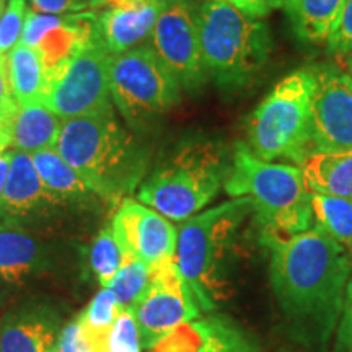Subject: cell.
<instances>
[{"instance_id": "cell-35", "label": "cell", "mask_w": 352, "mask_h": 352, "mask_svg": "<svg viewBox=\"0 0 352 352\" xmlns=\"http://www.w3.org/2000/svg\"><path fill=\"white\" fill-rule=\"evenodd\" d=\"M30 8L38 13L67 15V13L88 12L90 0H28Z\"/></svg>"}, {"instance_id": "cell-42", "label": "cell", "mask_w": 352, "mask_h": 352, "mask_svg": "<svg viewBox=\"0 0 352 352\" xmlns=\"http://www.w3.org/2000/svg\"><path fill=\"white\" fill-rule=\"evenodd\" d=\"M7 2H8V0H0V7H6Z\"/></svg>"}, {"instance_id": "cell-22", "label": "cell", "mask_w": 352, "mask_h": 352, "mask_svg": "<svg viewBox=\"0 0 352 352\" xmlns=\"http://www.w3.org/2000/svg\"><path fill=\"white\" fill-rule=\"evenodd\" d=\"M7 65L16 103L23 104L41 101L44 88H46V74H44L38 51L23 43H19L7 54Z\"/></svg>"}, {"instance_id": "cell-28", "label": "cell", "mask_w": 352, "mask_h": 352, "mask_svg": "<svg viewBox=\"0 0 352 352\" xmlns=\"http://www.w3.org/2000/svg\"><path fill=\"white\" fill-rule=\"evenodd\" d=\"M148 274H151V270L144 263L126 259L121 270L109 280L107 289L114 294L121 308H129L147 285Z\"/></svg>"}, {"instance_id": "cell-36", "label": "cell", "mask_w": 352, "mask_h": 352, "mask_svg": "<svg viewBox=\"0 0 352 352\" xmlns=\"http://www.w3.org/2000/svg\"><path fill=\"white\" fill-rule=\"evenodd\" d=\"M212 2H223L228 6L239 8L245 15L253 16V19H264L271 10L267 0H212Z\"/></svg>"}, {"instance_id": "cell-44", "label": "cell", "mask_w": 352, "mask_h": 352, "mask_svg": "<svg viewBox=\"0 0 352 352\" xmlns=\"http://www.w3.org/2000/svg\"><path fill=\"white\" fill-rule=\"evenodd\" d=\"M351 78H352V76H351Z\"/></svg>"}, {"instance_id": "cell-41", "label": "cell", "mask_w": 352, "mask_h": 352, "mask_svg": "<svg viewBox=\"0 0 352 352\" xmlns=\"http://www.w3.org/2000/svg\"><path fill=\"white\" fill-rule=\"evenodd\" d=\"M276 352H292L290 349H287V347H280L279 351H276Z\"/></svg>"}, {"instance_id": "cell-38", "label": "cell", "mask_w": 352, "mask_h": 352, "mask_svg": "<svg viewBox=\"0 0 352 352\" xmlns=\"http://www.w3.org/2000/svg\"><path fill=\"white\" fill-rule=\"evenodd\" d=\"M126 2L127 0H90V3H88V12H98L104 10V8L120 7Z\"/></svg>"}, {"instance_id": "cell-20", "label": "cell", "mask_w": 352, "mask_h": 352, "mask_svg": "<svg viewBox=\"0 0 352 352\" xmlns=\"http://www.w3.org/2000/svg\"><path fill=\"white\" fill-rule=\"evenodd\" d=\"M32 158L44 188L54 196L59 206L83 204L96 196L56 148L36 152Z\"/></svg>"}, {"instance_id": "cell-18", "label": "cell", "mask_w": 352, "mask_h": 352, "mask_svg": "<svg viewBox=\"0 0 352 352\" xmlns=\"http://www.w3.org/2000/svg\"><path fill=\"white\" fill-rule=\"evenodd\" d=\"M63 120L43 101L19 104L13 116L8 138L13 151L33 153L56 148Z\"/></svg>"}, {"instance_id": "cell-16", "label": "cell", "mask_w": 352, "mask_h": 352, "mask_svg": "<svg viewBox=\"0 0 352 352\" xmlns=\"http://www.w3.org/2000/svg\"><path fill=\"white\" fill-rule=\"evenodd\" d=\"M52 314L26 310L8 315L0 327V352H59Z\"/></svg>"}, {"instance_id": "cell-10", "label": "cell", "mask_w": 352, "mask_h": 352, "mask_svg": "<svg viewBox=\"0 0 352 352\" xmlns=\"http://www.w3.org/2000/svg\"><path fill=\"white\" fill-rule=\"evenodd\" d=\"M127 310L134 316L140 346L145 349H152L170 331L201 315L199 303L175 258L151 267L147 285Z\"/></svg>"}, {"instance_id": "cell-33", "label": "cell", "mask_w": 352, "mask_h": 352, "mask_svg": "<svg viewBox=\"0 0 352 352\" xmlns=\"http://www.w3.org/2000/svg\"><path fill=\"white\" fill-rule=\"evenodd\" d=\"M16 108H19V103H16L12 91L7 54H0V132H3V134L8 135V129H10Z\"/></svg>"}, {"instance_id": "cell-25", "label": "cell", "mask_w": 352, "mask_h": 352, "mask_svg": "<svg viewBox=\"0 0 352 352\" xmlns=\"http://www.w3.org/2000/svg\"><path fill=\"white\" fill-rule=\"evenodd\" d=\"M121 310L122 308L120 307L111 290L107 287L101 289L94 300L90 302V305L77 318V323L80 324L83 340H94V338L109 331Z\"/></svg>"}, {"instance_id": "cell-11", "label": "cell", "mask_w": 352, "mask_h": 352, "mask_svg": "<svg viewBox=\"0 0 352 352\" xmlns=\"http://www.w3.org/2000/svg\"><path fill=\"white\" fill-rule=\"evenodd\" d=\"M148 46L183 90H201L209 80L202 63L195 0H168L148 36Z\"/></svg>"}, {"instance_id": "cell-15", "label": "cell", "mask_w": 352, "mask_h": 352, "mask_svg": "<svg viewBox=\"0 0 352 352\" xmlns=\"http://www.w3.org/2000/svg\"><path fill=\"white\" fill-rule=\"evenodd\" d=\"M54 196L44 188L30 153L12 151L6 191L0 204V219H21L41 209L56 208Z\"/></svg>"}, {"instance_id": "cell-39", "label": "cell", "mask_w": 352, "mask_h": 352, "mask_svg": "<svg viewBox=\"0 0 352 352\" xmlns=\"http://www.w3.org/2000/svg\"><path fill=\"white\" fill-rule=\"evenodd\" d=\"M267 2H270L271 8H283L284 3L287 2V0H267Z\"/></svg>"}, {"instance_id": "cell-29", "label": "cell", "mask_w": 352, "mask_h": 352, "mask_svg": "<svg viewBox=\"0 0 352 352\" xmlns=\"http://www.w3.org/2000/svg\"><path fill=\"white\" fill-rule=\"evenodd\" d=\"M204 342V320L189 321L162 338L152 352H199Z\"/></svg>"}, {"instance_id": "cell-9", "label": "cell", "mask_w": 352, "mask_h": 352, "mask_svg": "<svg viewBox=\"0 0 352 352\" xmlns=\"http://www.w3.org/2000/svg\"><path fill=\"white\" fill-rule=\"evenodd\" d=\"M111 52L98 30L72 57L46 76L41 101L60 120L111 111L109 59Z\"/></svg>"}, {"instance_id": "cell-21", "label": "cell", "mask_w": 352, "mask_h": 352, "mask_svg": "<svg viewBox=\"0 0 352 352\" xmlns=\"http://www.w3.org/2000/svg\"><path fill=\"white\" fill-rule=\"evenodd\" d=\"M346 0H287L284 3L290 28L298 41L327 43Z\"/></svg>"}, {"instance_id": "cell-43", "label": "cell", "mask_w": 352, "mask_h": 352, "mask_svg": "<svg viewBox=\"0 0 352 352\" xmlns=\"http://www.w3.org/2000/svg\"><path fill=\"white\" fill-rule=\"evenodd\" d=\"M3 8H6V7H0V13H2V10H3Z\"/></svg>"}, {"instance_id": "cell-37", "label": "cell", "mask_w": 352, "mask_h": 352, "mask_svg": "<svg viewBox=\"0 0 352 352\" xmlns=\"http://www.w3.org/2000/svg\"><path fill=\"white\" fill-rule=\"evenodd\" d=\"M10 160H12V151H3L0 153V204H2L3 191H6L8 170H10Z\"/></svg>"}, {"instance_id": "cell-2", "label": "cell", "mask_w": 352, "mask_h": 352, "mask_svg": "<svg viewBox=\"0 0 352 352\" xmlns=\"http://www.w3.org/2000/svg\"><path fill=\"white\" fill-rule=\"evenodd\" d=\"M56 151L91 191L109 204L142 183L148 155L114 116V109L63 121Z\"/></svg>"}, {"instance_id": "cell-30", "label": "cell", "mask_w": 352, "mask_h": 352, "mask_svg": "<svg viewBox=\"0 0 352 352\" xmlns=\"http://www.w3.org/2000/svg\"><path fill=\"white\" fill-rule=\"evenodd\" d=\"M28 0H8L0 13V54H7L16 46L23 32Z\"/></svg>"}, {"instance_id": "cell-5", "label": "cell", "mask_w": 352, "mask_h": 352, "mask_svg": "<svg viewBox=\"0 0 352 352\" xmlns=\"http://www.w3.org/2000/svg\"><path fill=\"white\" fill-rule=\"evenodd\" d=\"M230 160L220 142H182L140 184L138 197L168 220L184 222L204 209L226 184Z\"/></svg>"}, {"instance_id": "cell-6", "label": "cell", "mask_w": 352, "mask_h": 352, "mask_svg": "<svg viewBox=\"0 0 352 352\" xmlns=\"http://www.w3.org/2000/svg\"><path fill=\"white\" fill-rule=\"evenodd\" d=\"M253 214L248 197H233L184 220L176 241V264L201 310H212L227 290V267L245 219Z\"/></svg>"}, {"instance_id": "cell-23", "label": "cell", "mask_w": 352, "mask_h": 352, "mask_svg": "<svg viewBox=\"0 0 352 352\" xmlns=\"http://www.w3.org/2000/svg\"><path fill=\"white\" fill-rule=\"evenodd\" d=\"M315 226L323 228L352 258V201L310 192Z\"/></svg>"}, {"instance_id": "cell-40", "label": "cell", "mask_w": 352, "mask_h": 352, "mask_svg": "<svg viewBox=\"0 0 352 352\" xmlns=\"http://www.w3.org/2000/svg\"><path fill=\"white\" fill-rule=\"evenodd\" d=\"M346 63H347V69H349V76H352V54L351 56H346Z\"/></svg>"}, {"instance_id": "cell-34", "label": "cell", "mask_w": 352, "mask_h": 352, "mask_svg": "<svg viewBox=\"0 0 352 352\" xmlns=\"http://www.w3.org/2000/svg\"><path fill=\"white\" fill-rule=\"evenodd\" d=\"M334 352H352V276L347 284L344 307H342L340 323H338Z\"/></svg>"}, {"instance_id": "cell-26", "label": "cell", "mask_w": 352, "mask_h": 352, "mask_svg": "<svg viewBox=\"0 0 352 352\" xmlns=\"http://www.w3.org/2000/svg\"><path fill=\"white\" fill-rule=\"evenodd\" d=\"M91 352H142L134 316L122 308L109 331L85 341Z\"/></svg>"}, {"instance_id": "cell-13", "label": "cell", "mask_w": 352, "mask_h": 352, "mask_svg": "<svg viewBox=\"0 0 352 352\" xmlns=\"http://www.w3.org/2000/svg\"><path fill=\"white\" fill-rule=\"evenodd\" d=\"M111 232L126 259L155 264L175 258L178 230L168 219L131 197L121 201L114 214Z\"/></svg>"}, {"instance_id": "cell-31", "label": "cell", "mask_w": 352, "mask_h": 352, "mask_svg": "<svg viewBox=\"0 0 352 352\" xmlns=\"http://www.w3.org/2000/svg\"><path fill=\"white\" fill-rule=\"evenodd\" d=\"M67 15H50V13H38L28 8L26 10L23 32H21L19 43H23L30 47H36L39 39L44 36V33H47L57 25L64 23Z\"/></svg>"}, {"instance_id": "cell-32", "label": "cell", "mask_w": 352, "mask_h": 352, "mask_svg": "<svg viewBox=\"0 0 352 352\" xmlns=\"http://www.w3.org/2000/svg\"><path fill=\"white\" fill-rule=\"evenodd\" d=\"M327 44L333 54L344 57L352 54V0H346Z\"/></svg>"}, {"instance_id": "cell-1", "label": "cell", "mask_w": 352, "mask_h": 352, "mask_svg": "<svg viewBox=\"0 0 352 352\" xmlns=\"http://www.w3.org/2000/svg\"><path fill=\"white\" fill-rule=\"evenodd\" d=\"M270 250L274 296L294 341L324 351L340 323L352 258L323 228L290 236H261Z\"/></svg>"}, {"instance_id": "cell-7", "label": "cell", "mask_w": 352, "mask_h": 352, "mask_svg": "<svg viewBox=\"0 0 352 352\" xmlns=\"http://www.w3.org/2000/svg\"><path fill=\"white\" fill-rule=\"evenodd\" d=\"M314 67L285 76L250 114L246 147L266 162L290 160L300 165L314 152L310 140V100Z\"/></svg>"}, {"instance_id": "cell-8", "label": "cell", "mask_w": 352, "mask_h": 352, "mask_svg": "<svg viewBox=\"0 0 352 352\" xmlns=\"http://www.w3.org/2000/svg\"><path fill=\"white\" fill-rule=\"evenodd\" d=\"M182 85L151 46L118 52L109 59V94L134 129L151 126L182 98Z\"/></svg>"}, {"instance_id": "cell-27", "label": "cell", "mask_w": 352, "mask_h": 352, "mask_svg": "<svg viewBox=\"0 0 352 352\" xmlns=\"http://www.w3.org/2000/svg\"><path fill=\"white\" fill-rule=\"evenodd\" d=\"M126 263L120 243L114 239L111 227L103 228L94 240L90 252V266L101 287H107Z\"/></svg>"}, {"instance_id": "cell-3", "label": "cell", "mask_w": 352, "mask_h": 352, "mask_svg": "<svg viewBox=\"0 0 352 352\" xmlns=\"http://www.w3.org/2000/svg\"><path fill=\"white\" fill-rule=\"evenodd\" d=\"M223 188L232 197L252 201L261 236L297 235L314 226L310 191L300 168L261 160L243 142L235 144Z\"/></svg>"}, {"instance_id": "cell-14", "label": "cell", "mask_w": 352, "mask_h": 352, "mask_svg": "<svg viewBox=\"0 0 352 352\" xmlns=\"http://www.w3.org/2000/svg\"><path fill=\"white\" fill-rule=\"evenodd\" d=\"M168 0H127L120 7L98 13L96 30L111 54L138 47L151 36L155 21Z\"/></svg>"}, {"instance_id": "cell-17", "label": "cell", "mask_w": 352, "mask_h": 352, "mask_svg": "<svg viewBox=\"0 0 352 352\" xmlns=\"http://www.w3.org/2000/svg\"><path fill=\"white\" fill-rule=\"evenodd\" d=\"M310 192L352 201V147L315 151L298 165Z\"/></svg>"}, {"instance_id": "cell-4", "label": "cell", "mask_w": 352, "mask_h": 352, "mask_svg": "<svg viewBox=\"0 0 352 352\" xmlns=\"http://www.w3.org/2000/svg\"><path fill=\"white\" fill-rule=\"evenodd\" d=\"M197 26L208 78L230 94L254 85L272 51L266 21L245 15L228 3L206 0L197 8Z\"/></svg>"}, {"instance_id": "cell-12", "label": "cell", "mask_w": 352, "mask_h": 352, "mask_svg": "<svg viewBox=\"0 0 352 352\" xmlns=\"http://www.w3.org/2000/svg\"><path fill=\"white\" fill-rule=\"evenodd\" d=\"M315 87L310 100V140L315 151L352 147V78L331 64L311 65Z\"/></svg>"}, {"instance_id": "cell-19", "label": "cell", "mask_w": 352, "mask_h": 352, "mask_svg": "<svg viewBox=\"0 0 352 352\" xmlns=\"http://www.w3.org/2000/svg\"><path fill=\"white\" fill-rule=\"evenodd\" d=\"M41 264L36 241L12 220L0 219V277L10 284H23Z\"/></svg>"}, {"instance_id": "cell-24", "label": "cell", "mask_w": 352, "mask_h": 352, "mask_svg": "<svg viewBox=\"0 0 352 352\" xmlns=\"http://www.w3.org/2000/svg\"><path fill=\"white\" fill-rule=\"evenodd\" d=\"M199 352H259L256 340L226 316L204 320V342Z\"/></svg>"}]
</instances>
